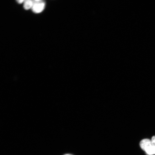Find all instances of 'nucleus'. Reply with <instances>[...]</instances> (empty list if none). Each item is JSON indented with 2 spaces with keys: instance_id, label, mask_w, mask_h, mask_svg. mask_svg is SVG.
Returning <instances> with one entry per match:
<instances>
[{
  "instance_id": "obj_1",
  "label": "nucleus",
  "mask_w": 155,
  "mask_h": 155,
  "mask_svg": "<svg viewBox=\"0 0 155 155\" xmlns=\"http://www.w3.org/2000/svg\"><path fill=\"white\" fill-rule=\"evenodd\" d=\"M140 146L142 149L148 155L154 154L151 140L146 139L142 140L140 142Z\"/></svg>"
},
{
  "instance_id": "obj_2",
  "label": "nucleus",
  "mask_w": 155,
  "mask_h": 155,
  "mask_svg": "<svg viewBox=\"0 0 155 155\" xmlns=\"http://www.w3.org/2000/svg\"><path fill=\"white\" fill-rule=\"evenodd\" d=\"M33 5L31 8L32 11L35 13H40L44 9L45 4L44 2L42 0H34Z\"/></svg>"
},
{
  "instance_id": "obj_3",
  "label": "nucleus",
  "mask_w": 155,
  "mask_h": 155,
  "mask_svg": "<svg viewBox=\"0 0 155 155\" xmlns=\"http://www.w3.org/2000/svg\"><path fill=\"white\" fill-rule=\"evenodd\" d=\"M33 5V1L30 0H24V7L25 9L28 10L31 8Z\"/></svg>"
},
{
  "instance_id": "obj_4",
  "label": "nucleus",
  "mask_w": 155,
  "mask_h": 155,
  "mask_svg": "<svg viewBox=\"0 0 155 155\" xmlns=\"http://www.w3.org/2000/svg\"><path fill=\"white\" fill-rule=\"evenodd\" d=\"M151 141L154 154H155V136H154L152 137Z\"/></svg>"
},
{
  "instance_id": "obj_5",
  "label": "nucleus",
  "mask_w": 155,
  "mask_h": 155,
  "mask_svg": "<svg viewBox=\"0 0 155 155\" xmlns=\"http://www.w3.org/2000/svg\"><path fill=\"white\" fill-rule=\"evenodd\" d=\"M24 0H20L17 1V2L19 4H21L23 2H24Z\"/></svg>"
},
{
  "instance_id": "obj_6",
  "label": "nucleus",
  "mask_w": 155,
  "mask_h": 155,
  "mask_svg": "<svg viewBox=\"0 0 155 155\" xmlns=\"http://www.w3.org/2000/svg\"><path fill=\"white\" fill-rule=\"evenodd\" d=\"M64 155H72L71 154H64Z\"/></svg>"
}]
</instances>
